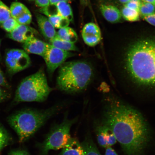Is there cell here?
<instances>
[{
    "instance_id": "6da1fadb",
    "label": "cell",
    "mask_w": 155,
    "mask_h": 155,
    "mask_svg": "<svg viewBox=\"0 0 155 155\" xmlns=\"http://www.w3.org/2000/svg\"><path fill=\"white\" fill-rule=\"evenodd\" d=\"M100 122L114 133L125 155H144L152 133L140 112L127 104L114 101L106 106Z\"/></svg>"
},
{
    "instance_id": "7a4b0ae2",
    "label": "cell",
    "mask_w": 155,
    "mask_h": 155,
    "mask_svg": "<svg viewBox=\"0 0 155 155\" xmlns=\"http://www.w3.org/2000/svg\"><path fill=\"white\" fill-rule=\"evenodd\" d=\"M123 66L133 83L144 88H155V38L139 39L124 55Z\"/></svg>"
},
{
    "instance_id": "3957f363",
    "label": "cell",
    "mask_w": 155,
    "mask_h": 155,
    "mask_svg": "<svg viewBox=\"0 0 155 155\" xmlns=\"http://www.w3.org/2000/svg\"><path fill=\"white\" fill-rule=\"evenodd\" d=\"M62 106L57 105L46 110L25 109L11 116L9 123L18 135L19 142L30 138L50 118L61 111Z\"/></svg>"
},
{
    "instance_id": "277c9868",
    "label": "cell",
    "mask_w": 155,
    "mask_h": 155,
    "mask_svg": "<svg viewBox=\"0 0 155 155\" xmlns=\"http://www.w3.org/2000/svg\"><path fill=\"white\" fill-rule=\"evenodd\" d=\"M94 69L86 61L68 62L62 65L57 79L60 90L67 93L82 91L88 86L94 76Z\"/></svg>"
},
{
    "instance_id": "5b68a950",
    "label": "cell",
    "mask_w": 155,
    "mask_h": 155,
    "mask_svg": "<svg viewBox=\"0 0 155 155\" xmlns=\"http://www.w3.org/2000/svg\"><path fill=\"white\" fill-rule=\"evenodd\" d=\"M51 91L43 70L40 69L23 79L17 89L15 100L17 102H43Z\"/></svg>"
},
{
    "instance_id": "8992f818",
    "label": "cell",
    "mask_w": 155,
    "mask_h": 155,
    "mask_svg": "<svg viewBox=\"0 0 155 155\" xmlns=\"http://www.w3.org/2000/svg\"><path fill=\"white\" fill-rule=\"evenodd\" d=\"M77 120V118L69 119L66 117L61 124L54 125L43 142L38 145L39 155H47L50 150L63 148L70 140L71 127Z\"/></svg>"
},
{
    "instance_id": "52a82bcc",
    "label": "cell",
    "mask_w": 155,
    "mask_h": 155,
    "mask_svg": "<svg viewBox=\"0 0 155 155\" xmlns=\"http://www.w3.org/2000/svg\"><path fill=\"white\" fill-rule=\"evenodd\" d=\"M5 63L8 72L14 74L28 68L30 65L31 60L24 50L13 48L6 54Z\"/></svg>"
},
{
    "instance_id": "ba28073f",
    "label": "cell",
    "mask_w": 155,
    "mask_h": 155,
    "mask_svg": "<svg viewBox=\"0 0 155 155\" xmlns=\"http://www.w3.org/2000/svg\"><path fill=\"white\" fill-rule=\"evenodd\" d=\"M74 54L48 44L43 58L47 66L48 70L52 74L58 68L61 67L66 60Z\"/></svg>"
},
{
    "instance_id": "9c48e42d",
    "label": "cell",
    "mask_w": 155,
    "mask_h": 155,
    "mask_svg": "<svg viewBox=\"0 0 155 155\" xmlns=\"http://www.w3.org/2000/svg\"><path fill=\"white\" fill-rule=\"evenodd\" d=\"M82 36L85 43L91 47L99 43L102 38L99 27L92 22L88 23L85 25L82 31Z\"/></svg>"
},
{
    "instance_id": "30bf717a",
    "label": "cell",
    "mask_w": 155,
    "mask_h": 155,
    "mask_svg": "<svg viewBox=\"0 0 155 155\" xmlns=\"http://www.w3.org/2000/svg\"><path fill=\"white\" fill-rule=\"evenodd\" d=\"M48 45V44L33 36L24 42L23 47L28 54H36L43 57Z\"/></svg>"
},
{
    "instance_id": "8fae6325",
    "label": "cell",
    "mask_w": 155,
    "mask_h": 155,
    "mask_svg": "<svg viewBox=\"0 0 155 155\" xmlns=\"http://www.w3.org/2000/svg\"><path fill=\"white\" fill-rule=\"evenodd\" d=\"M35 30L27 25H19L13 31L9 33L8 37L17 42L24 43L29 38L34 36Z\"/></svg>"
},
{
    "instance_id": "7c38bea8",
    "label": "cell",
    "mask_w": 155,
    "mask_h": 155,
    "mask_svg": "<svg viewBox=\"0 0 155 155\" xmlns=\"http://www.w3.org/2000/svg\"><path fill=\"white\" fill-rule=\"evenodd\" d=\"M36 18L40 32L46 40L50 41L57 36L55 28L47 17L38 13Z\"/></svg>"
},
{
    "instance_id": "4fadbf2b",
    "label": "cell",
    "mask_w": 155,
    "mask_h": 155,
    "mask_svg": "<svg viewBox=\"0 0 155 155\" xmlns=\"http://www.w3.org/2000/svg\"><path fill=\"white\" fill-rule=\"evenodd\" d=\"M99 9L103 16L108 22L113 24L119 22L121 20V11L115 6L101 4Z\"/></svg>"
},
{
    "instance_id": "5bb4252c",
    "label": "cell",
    "mask_w": 155,
    "mask_h": 155,
    "mask_svg": "<svg viewBox=\"0 0 155 155\" xmlns=\"http://www.w3.org/2000/svg\"><path fill=\"white\" fill-rule=\"evenodd\" d=\"M59 155H84L81 143L77 138L71 137Z\"/></svg>"
},
{
    "instance_id": "9a60e30c",
    "label": "cell",
    "mask_w": 155,
    "mask_h": 155,
    "mask_svg": "<svg viewBox=\"0 0 155 155\" xmlns=\"http://www.w3.org/2000/svg\"><path fill=\"white\" fill-rule=\"evenodd\" d=\"M94 130L99 145L103 148L108 147L107 145V134L109 129L101 122L94 124Z\"/></svg>"
},
{
    "instance_id": "2e32d148",
    "label": "cell",
    "mask_w": 155,
    "mask_h": 155,
    "mask_svg": "<svg viewBox=\"0 0 155 155\" xmlns=\"http://www.w3.org/2000/svg\"><path fill=\"white\" fill-rule=\"evenodd\" d=\"M84 155H101L89 134L81 143Z\"/></svg>"
},
{
    "instance_id": "e0dca14e",
    "label": "cell",
    "mask_w": 155,
    "mask_h": 155,
    "mask_svg": "<svg viewBox=\"0 0 155 155\" xmlns=\"http://www.w3.org/2000/svg\"><path fill=\"white\" fill-rule=\"evenodd\" d=\"M50 44L55 47L67 51H77L78 49L74 43L67 41L56 36L49 41Z\"/></svg>"
},
{
    "instance_id": "ac0fdd59",
    "label": "cell",
    "mask_w": 155,
    "mask_h": 155,
    "mask_svg": "<svg viewBox=\"0 0 155 155\" xmlns=\"http://www.w3.org/2000/svg\"><path fill=\"white\" fill-rule=\"evenodd\" d=\"M57 36L62 39L73 43H75L78 40L76 32L70 27L60 29L57 32Z\"/></svg>"
},
{
    "instance_id": "d6986e66",
    "label": "cell",
    "mask_w": 155,
    "mask_h": 155,
    "mask_svg": "<svg viewBox=\"0 0 155 155\" xmlns=\"http://www.w3.org/2000/svg\"><path fill=\"white\" fill-rule=\"evenodd\" d=\"M59 15L65 18L70 22L73 20V15L70 5L66 2L61 1L56 4Z\"/></svg>"
},
{
    "instance_id": "ffe728a7",
    "label": "cell",
    "mask_w": 155,
    "mask_h": 155,
    "mask_svg": "<svg viewBox=\"0 0 155 155\" xmlns=\"http://www.w3.org/2000/svg\"><path fill=\"white\" fill-rule=\"evenodd\" d=\"M121 12L122 17L129 22H136L140 20V14L138 11L135 10L128 8L124 6Z\"/></svg>"
},
{
    "instance_id": "44dd1931",
    "label": "cell",
    "mask_w": 155,
    "mask_h": 155,
    "mask_svg": "<svg viewBox=\"0 0 155 155\" xmlns=\"http://www.w3.org/2000/svg\"><path fill=\"white\" fill-rule=\"evenodd\" d=\"M9 9L11 17L15 19L28 9L26 6L19 2L12 3Z\"/></svg>"
},
{
    "instance_id": "7402d4cb",
    "label": "cell",
    "mask_w": 155,
    "mask_h": 155,
    "mask_svg": "<svg viewBox=\"0 0 155 155\" xmlns=\"http://www.w3.org/2000/svg\"><path fill=\"white\" fill-rule=\"evenodd\" d=\"M48 19L54 28L61 29L68 26L70 21L67 19L60 15L49 17Z\"/></svg>"
},
{
    "instance_id": "603a6c76",
    "label": "cell",
    "mask_w": 155,
    "mask_h": 155,
    "mask_svg": "<svg viewBox=\"0 0 155 155\" xmlns=\"http://www.w3.org/2000/svg\"><path fill=\"white\" fill-rule=\"evenodd\" d=\"M139 12L141 17L154 14L155 13V6L152 4L141 1Z\"/></svg>"
},
{
    "instance_id": "cb8c5ba5",
    "label": "cell",
    "mask_w": 155,
    "mask_h": 155,
    "mask_svg": "<svg viewBox=\"0 0 155 155\" xmlns=\"http://www.w3.org/2000/svg\"><path fill=\"white\" fill-rule=\"evenodd\" d=\"M19 25H20L17 22L16 19L11 17L5 21L1 26L3 29L9 33L12 32Z\"/></svg>"
},
{
    "instance_id": "d4e9b609",
    "label": "cell",
    "mask_w": 155,
    "mask_h": 155,
    "mask_svg": "<svg viewBox=\"0 0 155 155\" xmlns=\"http://www.w3.org/2000/svg\"><path fill=\"white\" fill-rule=\"evenodd\" d=\"M11 17L9 8L0 0V25Z\"/></svg>"
},
{
    "instance_id": "484cf974",
    "label": "cell",
    "mask_w": 155,
    "mask_h": 155,
    "mask_svg": "<svg viewBox=\"0 0 155 155\" xmlns=\"http://www.w3.org/2000/svg\"><path fill=\"white\" fill-rule=\"evenodd\" d=\"M10 139L8 134L0 125V152L8 144Z\"/></svg>"
},
{
    "instance_id": "4316f807",
    "label": "cell",
    "mask_w": 155,
    "mask_h": 155,
    "mask_svg": "<svg viewBox=\"0 0 155 155\" xmlns=\"http://www.w3.org/2000/svg\"><path fill=\"white\" fill-rule=\"evenodd\" d=\"M41 12L47 15L48 17L59 15L56 4H50L45 7L42 8L40 9Z\"/></svg>"
},
{
    "instance_id": "83f0119b",
    "label": "cell",
    "mask_w": 155,
    "mask_h": 155,
    "mask_svg": "<svg viewBox=\"0 0 155 155\" xmlns=\"http://www.w3.org/2000/svg\"><path fill=\"white\" fill-rule=\"evenodd\" d=\"M32 16L30 11L28 9L18 18L15 19L20 25H28L31 22Z\"/></svg>"
},
{
    "instance_id": "f1b7e54d",
    "label": "cell",
    "mask_w": 155,
    "mask_h": 155,
    "mask_svg": "<svg viewBox=\"0 0 155 155\" xmlns=\"http://www.w3.org/2000/svg\"><path fill=\"white\" fill-rule=\"evenodd\" d=\"M141 2L140 0H131L128 3L124 5V6L139 12Z\"/></svg>"
},
{
    "instance_id": "f546056e",
    "label": "cell",
    "mask_w": 155,
    "mask_h": 155,
    "mask_svg": "<svg viewBox=\"0 0 155 155\" xmlns=\"http://www.w3.org/2000/svg\"><path fill=\"white\" fill-rule=\"evenodd\" d=\"M149 24L155 26V13L148 16L141 17Z\"/></svg>"
},
{
    "instance_id": "4dcf8cb0",
    "label": "cell",
    "mask_w": 155,
    "mask_h": 155,
    "mask_svg": "<svg viewBox=\"0 0 155 155\" xmlns=\"http://www.w3.org/2000/svg\"><path fill=\"white\" fill-rule=\"evenodd\" d=\"M36 5L38 7L43 8L50 4L49 0H35Z\"/></svg>"
},
{
    "instance_id": "1f68e13d",
    "label": "cell",
    "mask_w": 155,
    "mask_h": 155,
    "mask_svg": "<svg viewBox=\"0 0 155 155\" xmlns=\"http://www.w3.org/2000/svg\"><path fill=\"white\" fill-rule=\"evenodd\" d=\"M9 155H29L26 151L22 150L12 151L10 153Z\"/></svg>"
},
{
    "instance_id": "d6a6232c",
    "label": "cell",
    "mask_w": 155,
    "mask_h": 155,
    "mask_svg": "<svg viewBox=\"0 0 155 155\" xmlns=\"http://www.w3.org/2000/svg\"><path fill=\"white\" fill-rule=\"evenodd\" d=\"M104 155H118L116 151L111 147H107Z\"/></svg>"
},
{
    "instance_id": "836d02e7",
    "label": "cell",
    "mask_w": 155,
    "mask_h": 155,
    "mask_svg": "<svg viewBox=\"0 0 155 155\" xmlns=\"http://www.w3.org/2000/svg\"><path fill=\"white\" fill-rule=\"evenodd\" d=\"M7 83L2 72L0 69V86H7Z\"/></svg>"
},
{
    "instance_id": "e575fe53",
    "label": "cell",
    "mask_w": 155,
    "mask_h": 155,
    "mask_svg": "<svg viewBox=\"0 0 155 155\" xmlns=\"http://www.w3.org/2000/svg\"><path fill=\"white\" fill-rule=\"evenodd\" d=\"M49 1L50 4H51L55 5L61 1L66 2L68 3L71 0H49Z\"/></svg>"
},
{
    "instance_id": "d590c367",
    "label": "cell",
    "mask_w": 155,
    "mask_h": 155,
    "mask_svg": "<svg viewBox=\"0 0 155 155\" xmlns=\"http://www.w3.org/2000/svg\"><path fill=\"white\" fill-rule=\"evenodd\" d=\"M5 98V95L0 87V101L3 100Z\"/></svg>"
},
{
    "instance_id": "8d00e7d4",
    "label": "cell",
    "mask_w": 155,
    "mask_h": 155,
    "mask_svg": "<svg viewBox=\"0 0 155 155\" xmlns=\"http://www.w3.org/2000/svg\"><path fill=\"white\" fill-rule=\"evenodd\" d=\"M141 1L152 4L155 6V0H140Z\"/></svg>"
},
{
    "instance_id": "74e56055",
    "label": "cell",
    "mask_w": 155,
    "mask_h": 155,
    "mask_svg": "<svg viewBox=\"0 0 155 155\" xmlns=\"http://www.w3.org/2000/svg\"><path fill=\"white\" fill-rule=\"evenodd\" d=\"M81 2L83 5H86L89 3L90 0H81Z\"/></svg>"
},
{
    "instance_id": "f35d334b",
    "label": "cell",
    "mask_w": 155,
    "mask_h": 155,
    "mask_svg": "<svg viewBox=\"0 0 155 155\" xmlns=\"http://www.w3.org/2000/svg\"><path fill=\"white\" fill-rule=\"evenodd\" d=\"M131 0H118L120 3L123 4L125 5L127 3H128Z\"/></svg>"
},
{
    "instance_id": "ab89813d",
    "label": "cell",
    "mask_w": 155,
    "mask_h": 155,
    "mask_svg": "<svg viewBox=\"0 0 155 155\" xmlns=\"http://www.w3.org/2000/svg\"><path fill=\"white\" fill-rule=\"evenodd\" d=\"M1 40L0 39V48H1ZM1 57V52H0V58Z\"/></svg>"
},
{
    "instance_id": "60d3db41",
    "label": "cell",
    "mask_w": 155,
    "mask_h": 155,
    "mask_svg": "<svg viewBox=\"0 0 155 155\" xmlns=\"http://www.w3.org/2000/svg\"><path fill=\"white\" fill-rule=\"evenodd\" d=\"M29 1H35V0H28Z\"/></svg>"
}]
</instances>
